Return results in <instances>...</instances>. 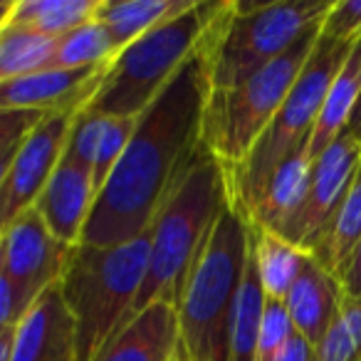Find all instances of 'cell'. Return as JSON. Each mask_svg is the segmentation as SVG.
<instances>
[{"label": "cell", "instance_id": "6da1fadb", "mask_svg": "<svg viewBox=\"0 0 361 361\" xmlns=\"http://www.w3.org/2000/svg\"><path fill=\"white\" fill-rule=\"evenodd\" d=\"M221 16L203 45L136 116L129 146L97 193L80 245H116L149 233L159 211L206 151L203 116L213 90L211 52Z\"/></svg>", "mask_w": 361, "mask_h": 361}, {"label": "cell", "instance_id": "7a4b0ae2", "mask_svg": "<svg viewBox=\"0 0 361 361\" xmlns=\"http://www.w3.org/2000/svg\"><path fill=\"white\" fill-rule=\"evenodd\" d=\"M231 206L228 169L206 149L149 228V265L131 314L154 302L178 307L198 255Z\"/></svg>", "mask_w": 361, "mask_h": 361}, {"label": "cell", "instance_id": "3957f363", "mask_svg": "<svg viewBox=\"0 0 361 361\" xmlns=\"http://www.w3.org/2000/svg\"><path fill=\"white\" fill-rule=\"evenodd\" d=\"M226 3L228 0H193L186 11L166 18L136 37L106 65L99 87L82 109L102 116L136 119L203 45Z\"/></svg>", "mask_w": 361, "mask_h": 361}, {"label": "cell", "instance_id": "277c9868", "mask_svg": "<svg viewBox=\"0 0 361 361\" xmlns=\"http://www.w3.org/2000/svg\"><path fill=\"white\" fill-rule=\"evenodd\" d=\"M250 247V223L231 206L198 255L178 314V361H228V331Z\"/></svg>", "mask_w": 361, "mask_h": 361}, {"label": "cell", "instance_id": "5b68a950", "mask_svg": "<svg viewBox=\"0 0 361 361\" xmlns=\"http://www.w3.org/2000/svg\"><path fill=\"white\" fill-rule=\"evenodd\" d=\"M151 235L116 245H80L60 290L75 319V361H92L131 317L149 265Z\"/></svg>", "mask_w": 361, "mask_h": 361}, {"label": "cell", "instance_id": "8992f818", "mask_svg": "<svg viewBox=\"0 0 361 361\" xmlns=\"http://www.w3.org/2000/svg\"><path fill=\"white\" fill-rule=\"evenodd\" d=\"M354 42H334L322 35L317 37L314 50H312L305 70L297 77L295 87L287 94L285 104L280 106L270 126L255 141L245 161L238 169L228 171L233 206L245 218L260 198L262 188L275 173L277 166L285 159H290L295 151L310 146L312 131L319 119L326 92L349 57Z\"/></svg>", "mask_w": 361, "mask_h": 361}, {"label": "cell", "instance_id": "52a82bcc", "mask_svg": "<svg viewBox=\"0 0 361 361\" xmlns=\"http://www.w3.org/2000/svg\"><path fill=\"white\" fill-rule=\"evenodd\" d=\"M331 0H228L211 52L213 92L233 90L319 25Z\"/></svg>", "mask_w": 361, "mask_h": 361}, {"label": "cell", "instance_id": "ba28073f", "mask_svg": "<svg viewBox=\"0 0 361 361\" xmlns=\"http://www.w3.org/2000/svg\"><path fill=\"white\" fill-rule=\"evenodd\" d=\"M322 23L305 32L285 55L272 60L233 90L213 92L203 116V144L226 166L238 169L262 131L270 126L305 70L319 37Z\"/></svg>", "mask_w": 361, "mask_h": 361}, {"label": "cell", "instance_id": "9c48e42d", "mask_svg": "<svg viewBox=\"0 0 361 361\" xmlns=\"http://www.w3.org/2000/svg\"><path fill=\"white\" fill-rule=\"evenodd\" d=\"M80 245L60 243L35 208L25 211L3 235H0V252L3 267L13 285L18 307V322L37 302L42 292L62 280Z\"/></svg>", "mask_w": 361, "mask_h": 361}, {"label": "cell", "instance_id": "30bf717a", "mask_svg": "<svg viewBox=\"0 0 361 361\" xmlns=\"http://www.w3.org/2000/svg\"><path fill=\"white\" fill-rule=\"evenodd\" d=\"M359 166L361 141L349 131H341L314 159L305 203L280 238L312 255L317 245L324 240L334 216L339 213Z\"/></svg>", "mask_w": 361, "mask_h": 361}, {"label": "cell", "instance_id": "8fae6325", "mask_svg": "<svg viewBox=\"0 0 361 361\" xmlns=\"http://www.w3.org/2000/svg\"><path fill=\"white\" fill-rule=\"evenodd\" d=\"M77 111H50L25 136L0 183V235L35 206L42 188L60 164Z\"/></svg>", "mask_w": 361, "mask_h": 361}, {"label": "cell", "instance_id": "7c38bea8", "mask_svg": "<svg viewBox=\"0 0 361 361\" xmlns=\"http://www.w3.org/2000/svg\"><path fill=\"white\" fill-rule=\"evenodd\" d=\"M106 65L82 70H42L0 82V109L80 111L97 92Z\"/></svg>", "mask_w": 361, "mask_h": 361}, {"label": "cell", "instance_id": "4fadbf2b", "mask_svg": "<svg viewBox=\"0 0 361 361\" xmlns=\"http://www.w3.org/2000/svg\"><path fill=\"white\" fill-rule=\"evenodd\" d=\"M75 319L62 300L60 282L37 297L16 324L11 361H75Z\"/></svg>", "mask_w": 361, "mask_h": 361}, {"label": "cell", "instance_id": "5bb4252c", "mask_svg": "<svg viewBox=\"0 0 361 361\" xmlns=\"http://www.w3.org/2000/svg\"><path fill=\"white\" fill-rule=\"evenodd\" d=\"M178 314L169 302H154L131 314L92 361H176L178 359Z\"/></svg>", "mask_w": 361, "mask_h": 361}, {"label": "cell", "instance_id": "9a60e30c", "mask_svg": "<svg viewBox=\"0 0 361 361\" xmlns=\"http://www.w3.org/2000/svg\"><path fill=\"white\" fill-rule=\"evenodd\" d=\"M94 201L97 191L90 171L80 169L60 156L55 173L50 176L47 186L42 188L40 198L32 208L57 240L65 245H80Z\"/></svg>", "mask_w": 361, "mask_h": 361}, {"label": "cell", "instance_id": "2e32d148", "mask_svg": "<svg viewBox=\"0 0 361 361\" xmlns=\"http://www.w3.org/2000/svg\"><path fill=\"white\" fill-rule=\"evenodd\" d=\"M341 297L344 290L339 277L326 270L314 255L307 257L300 277L285 297V307L297 334L305 336L312 346L319 344L339 312Z\"/></svg>", "mask_w": 361, "mask_h": 361}, {"label": "cell", "instance_id": "e0dca14e", "mask_svg": "<svg viewBox=\"0 0 361 361\" xmlns=\"http://www.w3.org/2000/svg\"><path fill=\"white\" fill-rule=\"evenodd\" d=\"M312 164L314 161H312L307 146L282 161L265 183L255 206L247 213V223L252 228L282 235L305 203L312 178Z\"/></svg>", "mask_w": 361, "mask_h": 361}, {"label": "cell", "instance_id": "ac0fdd59", "mask_svg": "<svg viewBox=\"0 0 361 361\" xmlns=\"http://www.w3.org/2000/svg\"><path fill=\"white\" fill-rule=\"evenodd\" d=\"M359 90H361V37L354 42L349 57H346L339 75L334 77L329 92H326L319 119H317L310 146H307L312 161H314L341 131L349 129L356 102H359Z\"/></svg>", "mask_w": 361, "mask_h": 361}, {"label": "cell", "instance_id": "d6986e66", "mask_svg": "<svg viewBox=\"0 0 361 361\" xmlns=\"http://www.w3.org/2000/svg\"><path fill=\"white\" fill-rule=\"evenodd\" d=\"M250 250L252 257H255L257 277H260L265 297L267 300L285 302L287 292L292 290L295 280L300 277L310 252L292 245V243H287L285 238L275 235V233L260 231V228H252V226H250Z\"/></svg>", "mask_w": 361, "mask_h": 361}, {"label": "cell", "instance_id": "ffe728a7", "mask_svg": "<svg viewBox=\"0 0 361 361\" xmlns=\"http://www.w3.org/2000/svg\"><path fill=\"white\" fill-rule=\"evenodd\" d=\"M193 0H119V3H104L102 0L97 20L106 27L116 45V52H121L126 45L149 32L166 18L186 11Z\"/></svg>", "mask_w": 361, "mask_h": 361}, {"label": "cell", "instance_id": "44dd1931", "mask_svg": "<svg viewBox=\"0 0 361 361\" xmlns=\"http://www.w3.org/2000/svg\"><path fill=\"white\" fill-rule=\"evenodd\" d=\"M265 300L267 297L260 285V277H257L255 257L247 247L245 272H243L235 310L231 317V331H228V361H255Z\"/></svg>", "mask_w": 361, "mask_h": 361}, {"label": "cell", "instance_id": "7402d4cb", "mask_svg": "<svg viewBox=\"0 0 361 361\" xmlns=\"http://www.w3.org/2000/svg\"><path fill=\"white\" fill-rule=\"evenodd\" d=\"M102 0H16L6 23L60 40L82 23L92 20Z\"/></svg>", "mask_w": 361, "mask_h": 361}, {"label": "cell", "instance_id": "603a6c76", "mask_svg": "<svg viewBox=\"0 0 361 361\" xmlns=\"http://www.w3.org/2000/svg\"><path fill=\"white\" fill-rule=\"evenodd\" d=\"M55 50V37H45L27 27L3 23L0 25V82L52 70Z\"/></svg>", "mask_w": 361, "mask_h": 361}, {"label": "cell", "instance_id": "cb8c5ba5", "mask_svg": "<svg viewBox=\"0 0 361 361\" xmlns=\"http://www.w3.org/2000/svg\"><path fill=\"white\" fill-rule=\"evenodd\" d=\"M361 238V166L356 171L354 180H351L346 198L341 203L339 213L331 221L329 231H326L324 240L317 245V250L312 255L322 262L329 272H334L339 277L344 262L349 260L351 250L356 247Z\"/></svg>", "mask_w": 361, "mask_h": 361}, {"label": "cell", "instance_id": "d4e9b609", "mask_svg": "<svg viewBox=\"0 0 361 361\" xmlns=\"http://www.w3.org/2000/svg\"><path fill=\"white\" fill-rule=\"evenodd\" d=\"M116 57V45L106 27L97 20L82 23L72 32L57 40L52 70H82V67H102L109 65Z\"/></svg>", "mask_w": 361, "mask_h": 361}, {"label": "cell", "instance_id": "484cf974", "mask_svg": "<svg viewBox=\"0 0 361 361\" xmlns=\"http://www.w3.org/2000/svg\"><path fill=\"white\" fill-rule=\"evenodd\" d=\"M314 361H361V297H341L334 322L314 346Z\"/></svg>", "mask_w": 361, "mask_h": 361}, {"label": "cell", "instance_id": "4316f807", "mask_svg": "<svg viewBox=\"0 0 361 361\" xmlns=\"http://www.w3.org/2000/svg\"><path fill=\"white\" fill-rule=\"evenodd\" d=\"M136 119H121V116H104V129L99 136V146H97L94 164H92V183L94 191L99 193L102 186L106 183L109 173L114 171V166L119 164V159L124 156L129 139L134 134Z\"/></svg>", "mask_w": 361, "mask_h": 361}, {"label": "cell", "instance_id": "83f0119b", "mask_svg": "<svg viewBox=\"0 0 361 361\" xmlns=\"http://www.w3.org/2000/svg\"><path fill=\"white\" fill-rule=\"evenodd\" d=\"M102 129H104V116L80 109L75 114V119H72L70 134H67L65 149H62V159L92 173V164H94Z\"/></svg>", "mask_w": 361, "mask_h": 361}, {"label": "cell", "instance_id": "f1b7e54d", "mask_svg": "<svg viewBox=\"0 0 361 361\" xmlns=\"http://www.w3.org/2000/svg\"><path fill=\"white\" fill-rule=\"evenodd\" d=\"M292 334H295V324H292L285 302L265 300V312H262L255 361H272L282 349H285V344L292 339Z\"/></svg>", "mask_w": 361, "mask_h": 361}, {"label": "cell", "instance_id": "f546056e", "mask_svg": "<svg viewBox=\"0 0 361 361\" xmlns=\"http://www.w3.org/2000/svg\"><path fill=\"white\" fill-rule=\"evenodd\" d=\"M322 37L334 42H354L361 37V0H336L322 20Z\"/></svg>", "mask_w": 361, "mask_h": 361}, {"label": "cell", "instance_id": "4dcf8cb0", "mask_svg": "<svg viewBox=\"0 0 361 361\" xmlns=\"http://www.w3.org/2000/svg\"><path fill=\"white\" fill-rule=\"evenodd\" d=\"M50 111H18V109H0V151L6 146L20 141L42 116Z\"/></svg>", "mask_w": 361, "mask_h": 361}, {"label": "cell", "instance_id": "1f68e13d", "mask_svg": "<svg viewBox=\"0 0 361 361\" xmlns=\"http://www.w3.org/2000/svg\"><path fill=\"white\" fill-rule=\"evenodd\" d=\"M18 324V307H16V295H13V285L6 275L3 267V252H0V331L8 326Z\"/></svg>", "mask_w": 361, "mask_h": 361}, {"label": "cell", "instance_id": "d6a6232c", "mask_svg": "<svg viewBox=\"0 0 361 361\" xmlns=\"http://www.w3.org/2000/svg\"><path fill=\"white\" fill-rule=\"evenodd\" d=\"M339 282H341L344 295L361 297V238H359V243H356L354 250H351L349 260H346L344 267H341Z\"/></svg>", "mask_w": 361, "mask_h": 361}, {"label": "cell", "instance_id": "836d02e7", "mask_svg": "<svg viewBox=\"0 0 361 361\" xmlns=\"http://www.w3.org/2000/svg\"><path fill=\"white\" fill-rule=\"evenodd\" d=\"M272 361H314V346H312L305 336L295 331L292 339L285 344V349H282Z\"/></svg>", "mask_w": 361, "mask_h": 361}, {"label": "cell", "instance_id": "e575fe53", "mask_svg": "<svg viewBox=\"0 0 361 361\" xmlns=\"http://www.w3.org/2000/svg\"><path fill=\"white\" fill-rule=\"evenodd\" d=\"M13 339H16V326H8V329L0 331V361H11Z\"/></svg>", "mask_w": 361, "mask_h": 361}, {"label": "cell", "instance_id": "d590c367", "mask_svg": "<svg viewBox=\"0 0 361 361\" xmlns=\"http://www.w3.org/2000/svg\"><path fill=\"white\" fill-rule=\"evenodd\" d=\"M20 141H23V139H20ZM20 141H16V144L6 146V149L0 151V183H3V178H6V173H8V169H11L13 159H16L18 146H20Z\"/></svg>", "mask_w": 361, "mask_h": 361}, {"label": "cell", "instance_id": "8d00e7d4", "mask_svg": "<svg viewBox=\"0 0 361 361\" xmlns=\"http://www.w3.org/2000/svg\"><path fill=\"white\" fill-rule=\"evenodd\" d=\"M349 134H354L356 139L361 141V90H359V102H356V109H354V116L349 121Z\"/></svg>", "mask_w": 361, "mask_h": 361}, {"label": "cell", "instance_id": "74e56055", "mask_svg": "<svg viewBox=\"0 0 361 361\" xmlns=\"http://www.w3.org/2000/svg\"><path fill=\"white\" fill-rule=\"evenodd\" d=\"M176 361H178V359H176Z\"/></svg>", "mask_w": 361, "mask_h": 361}]
</instances>
